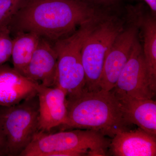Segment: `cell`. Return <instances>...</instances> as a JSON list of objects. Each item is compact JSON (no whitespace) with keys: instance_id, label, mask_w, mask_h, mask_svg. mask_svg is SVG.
<instances>
[{"instance_id":"cell-13","label":"cell","mask_w":156,"mask_h":156,"mask_svg":"<svg viewBox=\"0 0 156 156\" xmlns=\"http://www.w3.org/2000/svg\"><path fill=\"white\" fill-rule=\"evenodd\" d=\"M108 148L115 156H155L156 136L139 128L125 130L112 138Z\"/></svg>"},{"instance_id":"cell-14","label":"cell","mask_w":156,"mask_h":156,"mask_svg":"<svg viewBox=\"0 0 156 156\" xmlns=\"http://www.w3.org/2000/svg\"><path fill=\"white\" fill-rule=\"evenodd\" d=\"M14 34L11 56L13 68L23 75L41 37L30 32L20 31Z\"/></svg>"},{"instance_id":"cell-18","label":"cell","mask_w":156,"mask_h":156,"mask_svg":"<svg viewBox=\"0 0 156 156\" xmlns=\"http://www.w3.org/2000/svg\"><path fill=\"white\" fill-rule=\"evenodd\" d=\"M9 156L5 138L0 126V156Z\"/></svg>"},{"instance_id":"cell-17","label":"cell","mask_w":156,"mask_h":156,"mask_svg":"<svg viewBox=\"0 0 156 156\" xmlns=\"http://www.w3.org/2000/svg\"><path fill=\"white\" fill-rule=\"evenodd\" d=\"M9 25L0 26V66L11 58L13 47V39Z\"/></svg>"},{"instance_id":"cell-4","label":"cell","mask_w":156,"mask_h":156,"mask_svg":"<svg viewBox=\"0 0 156 156\" xmlns=\"http://www.w3.org/2000/svg\"><path fill=\"white\" fill-rule=\"evenodd\" d=\"M123 29V22L115 16L99 15L92 22L81 50L87 91L100 90L99 82L105 60L116 38Z\"/></svg>"},{"instance_id":"cell-10","label":"cell","mask_w":156,"mask_h":156,"mask_svg":"<svg viewBox=\"0 0 156 156\" xmlns=\"http://www.w3.org/2000/svg\"><path fill=\"white\" fill-rule=\"evenodd\" d=\"M112 90L128 122L156 136V101L133 97L116 88Z\"/></svg>"},{"instance_id":"cell-9","label":"cell","mask_w":156,"mask_h":156,"mask_svg":"<svg viewBox=\"0 0 156 156\" xmlns=\"http://www.w3.org/2000/svg\"><path fill=\"white\" fill-rule=\"evenodd\" d=\"M38 98V131L50 132L61 126L67 115L66 95L57 86L47 87L39 84L37 88Z\"/></svg>"},{"instance_id":"cell-11","label":"cell","mask_w":156,"mask_h":156,"mask_svg":"<svg viewBox=\"0 0 156 156\" xmlns=\"http://www.w3.org/2000/svg\"><path fill=\"white\" fill-rule=\"evenodd\" d=\"M57 55L52 42L41 38L23 76L47 87L56 86Z\"/></svg>"},{"instance_id":"cell-1","label":"cell","mask_w":156,"mask_h":156,"mask_svg":"<svg viewBox=\"0 0 156 156\" xmlns=\"http://www.w3.org/2000/svg\"><path fill=\"white\" fill-rule=\"evenodd\" d=\"M99 15L81 0H26L9 27L11 33L32 32L53 43Z\"/></svg>"},{"instance_id":"cell-20","label":"cell","mask_w":156,"mask_h":156,"mask_svg":"<svg viewBox=\"0 0 156 156\" xmlns=\"http://www.w3.org/2000/svg\"><path fill=\"white\" fill-rule=\"evenodd\" d=\"M154 14L156 12V0H144Z\"/></svg>"},{"instance_id":"cell-8","label":"cell","mask_w":156,"mask_h":156,"mask_svg":"<svg viewBox=\"0 0 156 156\" xmlns=\"http://www.w3.org/2000/svg\"><path fill=\"white\" fill-rule=\"evenodd\" d=\"M132 22L118 35L107 55L99 82L100 90L110 91L115 87L129 59L139 34V27L136 18Z\"/></svg>"},{"instance_id":"cell-16","label":"cell","mask_w":156,"mask_h":156,"mask_svg":"<svg viewBox=\"0 0 156 156\" xmlns=\"http://www.w3.org/2000/svg\"><path fill=\"white\" fill-rule=\"evenodd\" d=\"M26 0H0V26L9 25Z\"/></svg>"},{"instance_id":"cell-15","label":"cell","mask_w":156,"mask_h":156,"mask_svg":"<svg viewBox=\"0 0 156 156\" xmlns=\"http://www.w3.org/2000/svg\"><path fill=\"white\" fill-rule=\"evenodd\" d=\"M137 14L136 19L142 31L144 56L152 80L156 83V22L150 16Z\"/></svg>"},{"instance_id":"cell-12","label":"cell","mask_w":156,"mask_h":156,"mask_svg":"<svg viewBox=\"0 0 156 156\" xmlns=\"http://www.w3.org/2000/svg\"><path fill=\"white\" fill-rule=\"evenodd\" d=\"M38 83L5 64L0 66V107L20 103L37 93Z\"/></svg>"},{"instance_id":"cell-3","label":"cell","mask_w":156,"mask_h":156,"mask_svg":"<svg viewBox=\"0 0 156 156\" xmlns=\"http://www.w3.org/2000/svg\"><path fill=\"white\" fill-rule=\"evenodd\" d=\"M105 136L88 129L38 131L20 156H106L110 141Z\"/></svg>"},{"instance_id":"cell-7","label":"cell","mask_w":156,"mask_h":156,"mask_svg":"<svg viewBox=\"0 0 156 156\" xmlns=\"http://www.w3.org/2000/svg\"><path fill=\"white\" fill-rule=\"evenodd\" d=\"M115 88L138 98L153 99L155 96L156 83L149 73L138 39L134 43Z\"/></svg>"},{"instance_id":"cell-6","label":"cell","mask_w":156,"mask_h":156,"mask_svg":"<svg viewBox=\"0 0 156 156\" xmlns=\"http://www.w3.org/2000/svg\"><path fill=\"white\" fill-rule=\"evenodd\" d=\"M0 108V126L9 156H20L38 131L37 93L15 105Z\"/></svg>"},{"instance_id":"cell-2","label":"cell","mask_w":156,"mask_h":156,"mask_svg":"<svg viewBox=\"0 0 156 156\" xmlns=\"http://www.w3.org/2000/svg\"><path fill=\"white\" fill-rule=\"evenodd\" d=\"M67 115L62 129H88L112 138L132 126L126 119L112 90H85L67 99Z\"/></svg>"},{"instance_id":"cell-19","label":"cell","mask_w":156,"mask_h":156,"mask_svg":"<svg viewBox=\"0 0 156 156\" xmlns=\"http://www.w3.org/2000/svg\"><path fill=\"white\" fill-rule=\"evenodd\" d=\"M87 3V2H91L97 3V4H102V5H110L111 3L113 2L115 0H81Z\"/></svg>"},{"instance_id":"cell-5","label":"cell","mask_w":156,"mask_h":156,"mask_svg":"<svg viewBox=\"0 0 156 156\" xmlns=\"http://www.w3.org/2000/svg\"><path fill=\"white\" fill-rule=\"evenodd\" d=\"M94 20L81 25L70 35L53 43L57 55L55 86L64 90L66 100L79 96L86 90L81 50L85 37Z\"/></svg>"}]
</instances>
